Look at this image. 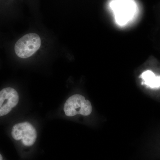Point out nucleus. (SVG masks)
<instances>
[{
	"label": "nucleus",
	"instance_id": "nucleus-1",
	"mask_svg": "<svg viewBox=\"0 0 160 160\" xmlns=\"http://www.w3.org/2000/svg\"><path fill=\"white\" fill-rule=\"evenodd\" d=\"M41 45L42 39L38 34L34 32L27 33L17 41L14 45L15 53L20 58H29L38 51Z\"/></svg>",
	"mask_w": 160,
	"mask_h": 160
},
{
	"label": "nucleus",
	"instance_id": "nucleus-2",
	"mask_svg": "<svg viewBox=\"0 0 160 160\" xmlns=\"http://www.w3.org/2000/svg\"><path fill=\"white\" fill-rule=\"evenodd\" d=\"M110 6L114 12L116 22L124 26L133 19L137 7L132 0H113Z\"/></svg>",
	"mask_w": 160,
	"mask_h": 160
},
{
	"label": "nucleus",
	"instance_id": "nucleus-3",
	"mask_svg": "<svg viewBox=\"0 0 160 160\" xmlns=\"http://www.w3.org/2000/svg\"><path fill=\"white\" fill-rule=\"evenodd\" d=\"M64 111L68 117H73L78 114L86 116L91 114L92 107L90 102L85 99L84 96L80 94H75L66 101Z\"/></svg>",
	"mask_w": 160,
	"mask_h": 160
},
{
	"label": "nucleus",
	"instance_id": "nucleus-4",
	"mask_svg": "<svg viewBox=\"0 0 160 160\" xmlns=\"http://www.w3.org/2000/svg\"><path fill=\"white\" fill-rule=\"evenodd\" d=\"M11 135L15 141H21L24 146H33L37 139V131L34 126L25 122L15 124L11 130Z\"/></svg>",
	"mask_w": 160,
	"mask_h": 160
},
{
	"label": "nucleus",
	"instance_id": "nucleus-5",
	"mask_svg": "<svg viewBox=\"0 0 160 160\" xmlns=\"http://www.w3.org/2000/svg\"><path fill=\"white\" fill-rule=\"evenodd\" d=\"M19 101V96L15 89L7 87L0 91V117L9 113Z\"/></svg>",
	"mask_w": 160,
	"mask_h": 160
},
{
	"label": "nucleus",
	"instance_id": "nucleus-6",
	"mask_svg": "<svg viewBox=\"0 0 160 160\" xmlns=\"http://www.w3.org/2000/svg\"><path fill=\"white\" fill-rule=\"evenodd\" d=\"M141 78L143 82L142 84H145L151 88H158L160 86V76L157 77L150 70L144 72L141 75Z\"/></svg>",
	"mask_w": 160,
	"mask_h": 160
},
{
	"label": "nucleus",
	"instance_id": "nucleus-7",
	"mask_svg": "<svg viewBox=\"0 0 160 160\" xmlns=\"http://www.w3.org/2000/svg\"><path fill=\"white\" fill-rule=\"evenodd\" d=\"M0 160H3L2 156L1 154H0Z\"/></svg>",
	"mask_w": 160,
	"mask_h": 160
}]
</instances>
